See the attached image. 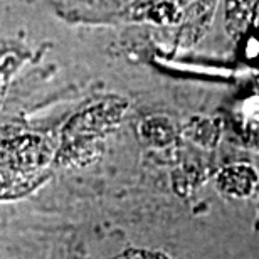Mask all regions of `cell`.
Masks as SVG:
<instances>
[{"label":"cell","mask_w":259,"mask_h":259,"mask_svg":"<svg viewBox=\"0 0 259 259\" xmlns=\"http://www.w3.org/2000/svg\"><path fill=\"white\" fill-rule=\"evenodd\" d=\"M142 135L153 145H167L174 140V126L170 120L162 116L148 118L142 123Z\"/></svg>","instance_id":"7a4b0ae2"},{"label":"cell","mask_w":259,"mask_h":259,"mask_svg":"<svg viewBox=\"0 0 259 259\" xmlns=\"http://www.w3.org/2000/svg\"><path fill=\"white\" fill-rule=\"evenodd\" d=\"M116 259H168L167 256H163L162 252H152V251H126L125 254H121Z\"/></svg>","instance_id":"277c9868"},{"label":"cell","mask_w":259,"mask_h":259,"mask_svg":"<svg viewBox=\"0 0 259 259\" xmlns=\"http://www.w3.org/2000/svg\"><path fill=\"white\" fill-rule=\"evenodd\" d=\"M217 185L229 197H236V199L249 197L257 185V174L249 165H232L222 170L217 179Z\"/></svg>","instance_id":"6da1fadb"},{"label":"cell","mask_w":259,"mask_h":259,"mask_svg":"<svg viewBox=\"0 0 259 259\" xmlns=\"http://www.w3.org/2000/svg\"><path fill=\"white\" fill-rule=\"evenodd\" d=\"M217 137H219V128L215 126V123L202 120L199 125H194V140L200 142L202 145L215 143Z\"/></svg>","instance_id":"3957f363"}]
</instances>
